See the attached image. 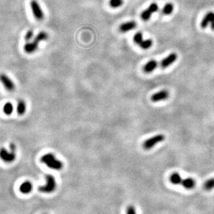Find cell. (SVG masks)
<instances>
[{"label":"cell","mask_w":214,"mask_h":214,"mask_svg":"<svg viewBox=\"0 0 214 214\" xmlns=\"http://www.w3.org/2000/svg\"><path fill=\"white\" fill-rule=\"evenodd\" d=\"M32 188H33V186H32V183L30 182V181H24V182H23L22 184L20 185V191L22 193L28 194L30 192H31Z\"/></svg>","instance_id":"obj_15"},{"label":"cell","mask_w":214,"mask_h":214,"mask_svg":"<svg viewBox=\"0 0 214 214\" xmlns=\"http://www.w3.org/2000/svg\"><path fill=\"white\" fill-rule=\"evenodd\" d=\"M0 81H1L4 86L5 87L6 89L8 90V91H13L14 89H15V84H14V83L6 74H0Z\"/></svg>","instance_id":"obj_9"},{"label":"cell","mask_w":214,"mask_h":214,"mask_svg":"<svg viewBox=\"0 0 214 214\" xmlns=\"http://www.w3.org/2000/svg\"><path fill=\"white\" fill-rule=\"evenodd\" d=\"M123 4V0H110L109 4L112 8H118L122 6Z\"/></svg>","instance_id":"obj_23"},{"label":"cell","mask_w":214,"mask_h":214,"mask_svg":"<svg viewBox=\"0 0 214 214\" xmlns=\"http://www.w3.org/2000/svg\"><path fill=\"white\" fill-rule=\"evenodd\" d=\"M56 188H57V183L54 177L48 174L46 176V183L44 186L39 187L38 190L42 193H50L54 191Z\"/></svg>","instance_id":"obj_3"},{"label":"cell","mask_w":214,"mask_h":214,"mask_svg":"<svg viewBox=\"0 0 214 214\" xmlns=\"http://www.w3.org/2000/svg\"><path fill=\"white\" fill-rule=\"evenodd\" d=\"M47 38H48V34L46 33V32L41 31L36 36V38H35L34 41H36L37 43H39L41 41L47 40Z\"/></svg>","instance_id":"obj_19"},{"label":"cell","mask_w":214,"mask_h":214,"mask_svg":"<svg viewBox=\"0 0 214 214\" xmlns=\"http://www.w3.org/2000/svg\"><path fill=\"white\" fill-rule=\"evenodd\" d=\"M33 36H34V32H33V31H31V30H30V31H28L27 33L26 34V35H25V36H24L25 41H29L32 38H33Z\"/></svg>","instance_id":"obj_25"},{"label":"cell","mask_w":214,"mask_h":214,"mask_svg":"<svg viewBox=\"0 0 214 214\" xmlns=\"http://www.w3.org/2000/svg\"><path fill=\"white\" fill-rule=\"evenodd\" d=\"M41 160L42 163L45 164L48 167L55 170H60L63 168V163L60 160L56 159L55 156L51 153L44 154L41 157Z\"/></svg>","instance_id":"obj_2"},{"label":"cell","mask_w":214,"mask_h":214,"mask_svg":"<svg viewBox=\"0 0 214 214\" xmlns=\"http://www.w3.org/2000/svg\"><path fill=\"white\" fill-rule=\"evenodd\" d=\"M38 47V43L34 40L31 43H27L24 47V50L27 54H31L34 52Z\"/></svg>","instance_id":"obj_14"},{"label":"cell","mask_w":214,"mask_h":214,"mask_svg":"<svg viewBox=\"0 0 214 214\" xmlns=\"http://www.w3.org/2000/svg\"><path fill=\"white\" fill-rule=\"evenodd\" d=\"M152 41L150 40V39H148V40L143 41V42L139 45V46L143 50H148V49L150 48L152 45Z\"/></svg>","instance_id":"obj_20"},{"label":"cell","mask_w":214,"mask_h":214,"mask_svg":"<svg viewBox=\"0 0 214 214\" xmlns=\"http://www.w3.org/2000/svg\"><path fill=\"white\" fill-rule=\"evenodd\" d=\"M159 10V6L157 4L152 3L151 4L150 6L146 9V10L143 11L141 14V18L143 21H148L150 19L151 15L153 13L157 12Z\"/></svg>","instance_id":"obj_6"},{"label":"cell","mask_w":214,"mask_h":214,"mask_svg":"<svg viewBox=\"0 0 214 214\" xmlns=\"http://www.w3.org/2000/svg\"><path fill=\"white\" fill-rule=\"evenodd\" d=\"M177 54L172 53L160 62V66H161L162 68H166L167 67H168L170 66V65L173 64L177 60Z\"/></svg>","instance_id":"obj_10"},{"label":"cell","mask_w":214,"mask_h":214,"mask_svg":"<svg viewBox=\"0 0 214 214\" xmlns=\"http://www.w3.org/2000/svg\"><path fill=\"white\" fill-rule=\"evenodd\" d=\"M25 111H26V103L24 101L20 100L17 105V113L18 115H22L24 114Z\"/></svg>","instance_id":"obj_16"},{"label":"cell","mask_w":214,"mask_h":214,"mask_svg":"<svg viewBox=\"0 0 214 214\" xmlns=\"http://www.w3.org/2000/svg\"><path fill=\"white\" fill-rule=\"evenodd\" d=\"M170 181L174 185H181L186 189H193L196 185V182L194 179L188 177L183 180L181 175L177 172L173 173L170 176Z\"/></svg>","instance_id":"obj_1"},{"label":"cell","mask_w":214,"mask_h":214,"mask_svg":"<svg viewBox=\"0 0 214 214\" xmlns=\"http://www.w3.org/2000/svg\"><path fill=\"white\" fill-rule=\"evenodd\" d=\"M10 149H11V151H12V152H15V144L11 143V145H10Z\"/></svg>","instance_id":"obj_26"},{"label":"cell","mask_w":214,"mask_h":214,"mask_svg":"<svg viewBox=\"0 0 214 214\" xmlns=\"http://www.w3.org/2000/svg\"><path fill=\"white\" fill-rule=\"evenodd\" d=\"M203 187L206 190H211L214 188V177L206 180L204 183Z\"/></svg>","instance_id":"obj_18"},{"label":"cell","mask_w":214,"mask_h":214,"mask_svg":"<svg viewBox=\"0 0 214 214\" xmlns=\"http://www.w3.org/2000/svg\"><path fill=\"white\" fill-rule=\"evenodd\" d=\"M126 214H137L136 209L133 205H129L127 206Z\"/></svg>","instance_id":"obj_24"},{"label":"cell","mask_w":214,"mask_h":214,"mask_svg":"<svg viewBox=\"0 0 214 214\" xmlns=\"http://www.w3.org/2000/svg\"><path fill=\"white\" fill-rule=\"evenodd\" d=\"M143 34L141 32H137L134 36V42L139 45L143 42Z\"/></svg>","instance_id":"obj_22"},{"label":"cell","mask_w":214,"mask_h":214,"mask_svg":"<svg viewBox=\"0 0 214 214\" xmlns=\"http://www.w3.org/2000/svg\"><path fill=\"white\" fill-rule=\"evenodd\" d=\"M0 158L7 163H11L15 159V154L14 152L11 151L9 152L5 148L0 149Z\"/></svg>","instance_id":"obj_8"},{"label":"cell","mask_w":214,"mask_h":214,"mask_svg":"<svg viewBox=\"0 0 214 214\" xmlns=\"http://www.w3.org/2000/svg\"><path fill=\"white\" fill-rule=\"evenodd\" d=\"M157 66L158 63L157 60H151L145 65V66L143 67V71L145 72V73H150L157 68Z\"/></svg>","instance_id":"obj_13"},{"label":"cell","mask_w":214,"mask_h":214,"mask_svg":"<svg viewBox=\"0 0 214 214\" xmlns=\"http://www.w3.org/2000/svg\"><path fill=\"white\" fill-rule=\"evenodd\" d=\"M4 112L6 115H11V113H13V104L10 103V102H8V103L5 104V105L4 106Z\"/></svg>","instance_id":"obj_21"},{"label":"cell","mask_w":214,"mask_h":214,"mask_svg":"<svg viewBox=\"0 0 214 214\" xmlns=\"http://www.w3.org/2000/svg\"><path fill=\"white\" fill-rule=\"evenodd\" d=\"M32 12L34 15L35 18L38 20H42L44 18V13L42 10L40 4L38 3L36 0H32L30 3Z\"/></svg>","instance_id":"obj_5"},{"label":"cell","mask_w":214,"mask_h":214,"mask_svg":"<svg viewBox=\"0 0 214 214\" xmlns=\"http://www.w3.org/2000/svg\"><path fill=\"white\" fill-rule=\"evenodd\" d=\"M165 140V136L163 134H158L156 136L151 137L148 140H146L143 143V147L146 150H150L152 148H154L157 144L160 143Z\"/></svg>","instance_id":"obj_4"},{"label":"cell","mask_w":214,"mask_h":214,"mask_svg":"<svg viewBox=\"0 0 214 214\" xmlns=\"http://www.w3.org/2000/svg\"><path fill=\"white\" fill-rule=\"evenodd\" d=\"M137 24L134 21H131V22H125L124 24H121L120 27V31L122 33L127 32L131 30H133L135 27H136Z\"/></svg>","instance_id":"obj_12"},{"label":"cell","mask_w":214,"mask_h":214,"mask_svg":"<svg viewBox=\"0 0 214 214\" xmlns=\"http://www.w3.org/2000/svg\"><path fill=\"white\" fill-rule=\"evenodd\" d=\"M209 24H210L211 29L214 31V12L213 11H209L206 14L202 20L200 26L202 29H206Z\"/></svg>","instance_id":"obj_7"},{"label":"cell","mask_w":214,"mask_h":214,"mask_svg":"<svg viewBox=\"0 0 214 214\" xmlns=\"http://www.w3.org/2000/svg\"><path fill=\"white\" fill-rule=\"evenodd\" d=\"M168 97H169L168 92H167V90H164L153 95L152 97H151V99H152V102H157L161 100H165V99H166Z\"/></svg>","instance_id":"obj_11"},{"label":"cell","mask_w":214,"mask_h":214,"mask_svg":"<svg viewBox=\"0 0 214 214\" xmlns=\"http://www.w3.org/2000/svg\"><path fill=\"white\" fill-rule=\"evenodd\" d=\"M174 9V6L173 4L171 3H167L166 5L164 6V8L162 9V13L164 15H170V14L173 13Z\"/></svg>","instance_id":"obj_17"}]
</instances>
